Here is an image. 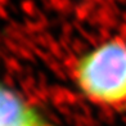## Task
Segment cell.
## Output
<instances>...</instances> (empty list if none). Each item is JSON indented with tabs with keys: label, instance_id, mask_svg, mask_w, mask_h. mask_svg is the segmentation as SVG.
<instances>
[{
	"label": "cell",
	"instance_id": "1",
	"mask_svg": "<svg viewBox=\"0 0 126 126\" xmlns=\"http://www.w3.org/2000/svg\"><path fill=\"white\" fill-rule=\"evenodd\" d=\"M73 79L90 103L108 110H126V41L112 39L80 58Z\"/></svg>",
	"mask_w": 126,
	"mask_h": 126
},
{
	"label": "cell",
	"instance_id": "2",
	"mask_svg": "<svg viewBox=\"0 0 126 126\" xmlns=\"http://www.w3.org/2000/svg\"><path fill=\"white\" fill-rule=\"evenodd\" d=\"M0 126H54L14 89L0 81Z\"/></svg>",
	"mask_w": 126,
	"mask_h": 126
}]
</instances>
